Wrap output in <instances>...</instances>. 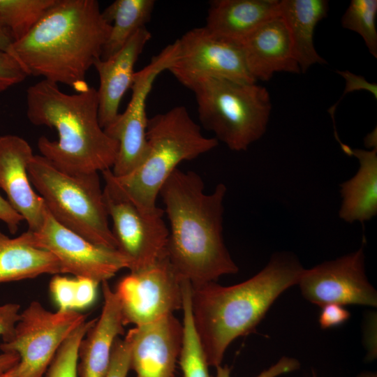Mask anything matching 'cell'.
<instances>
[{
	"label": "cell",
	"mask_w": 377,
	"mask_h": 377,
	"mask_svg": "<svg viewBox=\"0 0 377 377\" xmlns=\"http://www.w3.org/2000/svg\"><path fill=\"white\" fill-rule=\"evenodd\" d=\"M111 25L96 0H56L9 54L29 75L73 87H88L87 73L101 58Z\"/></svg>",
	"instance_id": "obj_2"
},
{
	"label": "cell",
	"mask_w": 377,
	"mask_h": 377,
	"mask_svg": "<svg viewBox=\"0 0 377 377\" xmlns=\"http://www.w3.org/2000/svg\"><path fill=\"white\" fill-rule=\"evenodd\" d=\"M103 198L117 250L128 260L130 272L146 268L167 255L169 229L162 209L144 212L105 188Z\"/></svg>",
	"instance_id": "obj_12"
},
{
	"label": "cell",
	"mask_w": 377,
	"mask_h": 377,
	"mask_svg": "<svg viewBox=\"0 0 377 377\" xmlns=\"http://www.w3.org/2000/svg\"><path fill=\"white\" fill-rule=\"evenodd\" d=\"M23 221V217L0 194V221L6 225L9 232L11 234H15Z\"/></svg>",
	"instance_id": "obj_35"
},
{
	"label": "cell",
	"mask_w": 377,
	"mask_h": 377,
	"mask_svg": "<svg viewBox=\"0 0 377 377\" xmlns=\"http://www.w3.org/2000/svg\"><path fill=\"white\" fill-rule=\"evenodd\" d=\"M319 316V323L322 329L337 327L346 323L350 313L343 305L328 304L323 306Z\"/></svg>",
	"instance_id": "obj_34"
},
{
	"label": "cell",
	"mask_w": 377,
	"mask_h": 377,
	"mask_svg": "<svg viewBox=\"0 0 377 377\" xmlns=\"http://www.w3.org/2000/svg\"><path fill=\"white\" fill-rule=\"evenodd\" d=\"M102 311L80 342L78 377H105L115 340L124 333L118 297L108 281H103Z\"/></svg>",
	"instance_id": "obj_19"
},
{
	"label": "cell",
	"mask_w": 377,
	"mask_h": 377,
	"mask_svg": "<svg viewBox=\"0 0 377 377\" xmlns=\"http://www.w3.org/2000/svg\"><path fill=\"white\" fill-rule=\"evenodd\" d=\"M20 315V304L17 303L0 304V337L3 342L8 341L13 337Z\"/></svg>",
	"instance_id": "obj_33"
},
{
	"label": "cell",
	"mask_w": 377,
	"mask_h": 377,
	"mask_svg": "<svg viewBox=\"0 0 377 377\" xmlns=\"http://www.w3.org/2000/svg\"><path fill=\"white\" fill-rule=\"evenodd\" d=\"M151 37L146 27L141 28L114 55L94 62L100 80L97 89L98 119L103 129L119 114L121 101L133 84L135 63Z\"/></svg>",
	"instance_id": "obj_18"
},
{
	"label": "cell",
	"mask_w": 377,
	"mask_h": 377,
	"mask_svg": "<svg viewBox=\"0 0 377 377\" xmlns=\"http://www.w3.org/2000/svg\"><path fill=\"white\" fill-rule=\"evenodd\" d=\"M32 232L34 245L54 255L62 274L85 277L101 283L119 270L128 268L126 258L117 250L94 244L59 223L46 207L41 228Z\"/></svg>",
	"instance_id": "obj_13"
},
{
	"label": "cell",
	"mask_w": 377,
	"mask_h": 377,
	"mask_svg": "<svg viewBox=\"0 0 377 377\" xmlns=\"http://www.w3.org/2000/svg\"><path fill=\"white\" fill-rule=\"evenodd\" d=\"M154 6V0H116L102 11L104 20L111 28L101 59L114 55L136 31L145 27Z\"/></svg>",
	"instance_id": "obj_24"
},
{
	"label": "cell",
	"mask_w": 377,
	"mask_h": 377,
	"mask_svg": "<svg viewBox=\"0 0 377 377\" xmlns=\"http://www.w3.org/2000/svg\"><path fill=\"white\" fill-rule=\"evenodd\" d=\"M226 191L220 183L206 193L199 175L178 168L160 191L170 223L167 256L181 279L192 286L238 272L223 240Z\"/></svg>",
	"instance_id": "obj_1"
},
{
	"label": "cell",
	"mask_w": 377,
	"mask_h": 377,
	"mask_svg": "<svg viewBox=\"0 0 377 377\" xmlns=\"http://www.w3.org/2000/svg\"><path fill=\"white\" fill-rule=\"evenodd\" d=\"M279 0H214L206 25L212 33L240 42L269 19L279 15Z\"/></svg>",
	"instance_id": "obj_20"
},
{
	"label": "cell",
	"mask_w": 377,
	"mask_h": 377,
	"mask_svg": "<svg viewBox=\"0 0 377 377\" xmlns=\"http://www.w3.org/2000/svg\"><path fill=\"white\" fill-rule=\"evenodd\" d=\"M300 362L295 358L283 357L276 364L262 371L256 377H277L300 368ZM216 368V377H231L230 369L227 366L219 365Z\"/></svg>",
	"instance_id": "obj_32"
},
{
	"label": "cell",
	"mask_w": 377,
	"mask_h": 377,
	"mask_svg": "<svg viewBox=\"0 0 377 377\" xmlns=\"http://www.w3.org/2000/svg\"><path fill=\"white\" fill-rule=\"evenodd\" d=\"M202 126L230 150H246L265 133L272 109L263 86L226 79L207 78L190 89Z\"/></svg>",
	"instance_id": "obj_7"
},
{
	"label": "cell",
	"mask_w": 377,
	"mask_h": 377,
	"mask_svg": "<svg viewBox=\"0 0 377 377\" xmlns=\"http://www.w3.org/2000/svg\"><path fill=\"white\" fill-rule=\"evenodd\" d=\"M13 43L9 31L0 22V50L9 54Z\"/></svg>",
	"instance_id": "obj_38"
},
{
	"label": "cell",
	"mask_w": 377,
	"mask_h": 377,
	"mask_svg": "<svg viewBox=\"0 0 377 377\" xmlns=\"http://www.w3.org/2000/svg\"><path fill=\"white\" fill-rule=\"evenodd\" d=\"M329 3L325 0H281L279 15L285 21L293 45L300 72L305 73L312 65L325 64L315 49V28L326 17Z\"/></svg>",
	"instance_id": "obj_23"
},
{
	"label": "cell",
	"mask_w": 377,
	"mask_h": 377,
	"mask_svg": "<svg viewBox=\"0 0 377 377\" xmlns=\"http://www.w3.org/2000/svg\"><path fill=\"white\" fill-rule=\"evenodd\" d=\"M357 377H377V374L374 372L366 371L361 373Z\"/></svg>",
	"instance_id": "obj_41"
},
{
	"label": "cell",
	"mask_w": 377,
	"mask_h": 377,
	"mask_svg": "<svg viewBox=\"0 0 377 377\" xmlns=\"http://www.w3.org/2000/svg\"><path fill=\"white\" fill-rule=\"evenodd\" d=\"M46 274H62L61 264L50 252L34 245L31 231L10 238L0 230V283Z\"/></svg>",
	"instance_id": "obj_22"
},
{
	"label": "cell",
	"mask_w": 377,
	"mask_h": 377,
	"mask_svg": "<svg viewBox=\"0 0 377 377\" xmlns=\"http://www.w3.org/2000/svg\"><path fill=\"white\" fill-rule=\"evenodd\" d=\"M85 320L76 311L52 312L33 301L20 312L13 337L0 349L19 355L17 377H43L59 347Z\"/></svg>",
	"instance_id": "obj_8"
},
{
	"label": "cell",
	"mask_w": 377,
	"mask_h": 377,
	"mask_svg": "<svg viewBox=\"0 0 377 377\" xmlns=\"http://www.w3.org/2000/svg\"><path fill=\"white\" fill-rule=\"evenodd\" d=\"M343 151L359 160L356 174L340 185L342 202L339 217L347 223H363L377 214V147L371 150L351 149Z\"/></svg>",
	"instance_id": "obj_21"
},
{
	"label": "cell",
	"mask_w": 377,
	"mask_h": 377,
	"mask_svg": "<svg viewBox=\"0 0 377 377\" xmlns=\"http://www.w3.org/2000/svg\"><path fill=\"white\" fill-rule=\"evenodd\" d=\"M27 116L34 125L57 131L58 140L41 136L38 147L40 155L59 168L87 173L103 172L114 165L119 144L100 125L94 87L88 86L68 94L58 84L43 79L27 89Z\"/></svg>",
	"instance_id": "obj_4"
},
{
	"label": "cell",
	"mask_w": 377,
	"mask_h": 377,
	"mask_svg": "<svg viewBox=\"0 0 377 377\" xmlns=\"http://www.w3.org/2000/svg\"><path fill=\"white\" fill-rule=\"evenodd\" d=\"M34 154L24 138L15 135L0 136V188L13 208L27 221L28 230L42 226L46 206L33 188L28 166Z\"/></svg>",
	"instance_id": "obj_15"
},
{
	"label": "cell",
	"mask_w": 377,
	"mask_h": 377,
	"mask_svg": "<svg viewBox=\"0 0 377 377\" xmlns=\"http://www.w3.org/2000/svg\"><path fill=\"white\" fill-rule=\"evenodd\" d=\"M131 343L130 330L123 339L118 337L115 340L105 377H127L131 369Z\"/></svg>",
	"instance_id": "obj_30"
},
{
	"label": "cell",
	"mask_w": 377,
	"mask_h": 377,
	"mask_svg": "<svg viewBox=\"0 0 377 377\" xmlns=\"http://www.w3.org/2000/svg\"><path fill=\"white\" fill-rule=\"evenodd\" d=\"M304 270L295 256L283 252L238 284L191 285L192 320L209 366L221 364L230 344L252 332L276 298L298 283Z\"/></svg>",
	"instance_id": "obj_3"
},
{
	"label": "cell",
	"mask_w": 377,
	"mask_h": 377,
	"mask_svg": "<svg viewBox=\"0 0 377 377\" xmlns=\"http://www.w3.org/2000/svg\"><path fill=\"white\" fill-rule=\"evenodd\" d=\"M99 283L85 277L70 278L55 274L50 282V291L59 311H76L94 304Z\"/></svg>",
	"instance_id": "obj_27"
},
{
	"label": "cell",
	"mask_w": 377,
	"mask_h": 377,
	"mask_svg": "<svg viewBox=\"0 0 377 377\" xmlns=\"http://www.w3.org/2000/svg\"><path fill=\"white\" fill-rule=\"evenodd\" d=\"M56 0H0V22L14 42L27 36Z\"/></svg>",
	"instance_id": "obj_26"
},
{
	"label": "cell",
	"mask_w": 377,
	"mask_h": 377,
	"mask_svg": "<svg viewBox=\"0 0 377 377\" xmlns=\"http://www.w3.org/2000/svg\"><path fill=\"white\" fill-rule=\"evenodd\" d=\"M177 54L176 40L135 72L131 87V98L126 110L104 128L107 135L119 144L118 154L111 168L114 176L131 173L145 161L148 151L147 99L158 75L168 70Z\"/></svg>",
	"instance_id": "obj_9"
},
{
	"label": "cell",
	"mask_w": 377,
	"mask_h": 377,
	"mask_svg": "<svg viewBox=\"0 0 377 377\" xmlns=\"http://www.w3.org/2000/svg\"><path fill=\"white\" fill-rule=\"evenodd\" d=\"M346 80V90L342 97L347 93L355 91L364 89L370 91L376 98L377 87L376 84L368 82L363 77L354 75L348 71H337Z\"/></svg>",
	"instance_id": "obj_36"
},
{
	"label": "cell",
	"mask_w": 377,
	"mask_h": 377,
	"mask_svg": "<svg viewBox=\"0 0 377 377\" xmlns=\"http://www.w3.org/2000/svg\"><path fill=\"white\" fill-rule=\"evenodd\" d=\"M365 143L367 147L374 148L376 147V131H373L365 138Z\"/></svg>",
	"instance_id": "obj_39"
},
{
	"label": "cell",
	"mask_w": 377,
	"mask_h": 377,
	"mask_svg": "<svg viewBox=\"0 0 377 377\" xmlns=\"http://www.w3.org/2000/svg\"><path fill=\"white\" fill-rule=\"evenodd\" d=\"M148 151L142 163L131 173L114 176L111 169L101 172L104 188L129 200L144 212H154L160 191L182 161H191L214 149V138L203 135L200 126L184 106L174 107L148 119Z\"/></svg>",
	"instance_id": "obj_5"
},
{
	"label": "cell",
	"mask_w": 377,
	"mask_h": 377,
	"mask_svg": "<svg viewBox=\"0 0 377 377\" xmlns=\"http://www.w3.org/2000/svg\"><path fill=\"white\" fill-rule=\"evenodd\" d=\"M28 174L32 186L59 223L94 244L117 249L98 172H69L34 154Z\"/></svg>",
	"instance_id": "obj_6"
},
{
	"label": "cell",
	"mask_w": 377,
	"mask_h": 377,
	"mask_svg": "<svg viewBox=\"0 0 377 377\" xmlns=\"http://www.w3.org/2000/svg\"><path fill=\"white\" fill-rule=\"evenodd\" d=\"M17 364L8 371L0 373V377H17Z\"/></svg>",
	"instance_id": "obj_40"
},
{
	"label": "cell",
	"mask_w": 377,
	"mask_h": 377,
	"mask_svg": "<svg viewBox=\"0 0 377 377\" xmlns=\"http://www.w3.org/2000/svg\"><path fill=\"white\" fill-rule=\"evenodd\" d=\"M20 362V357L16 353H0V373L5 372L15 367Z\"/></svg>",
	"instance_id": "obj_37"
},
{
	"label": "cell",
	"mask_w": 377,
	"mask_h": 377,
	"mask_svg": "<svg viewBox=\"0 0 377 377\" xmlns=\"http://www.w3.org/2000/svg\"><path fill=\"white\" fill-rule=\"evenodd\" d=\"M130 331L131 369L136 377H174L183 337L182 323L174 314Z\"/></svg>",
	"instance_id": "obj_16"
},
{
	"label": "cell",
	"mask_w": 377,
	"mask_h": 377,
	"mask_svg": "<svg viewBox=\"0 0 377 377\" xmlns=\"http://www.w3.org/2000/svg\"><path fill=\"white\" fill-rule=\"evenodd\" d=\"M177 40L178 54L168 71L186 88L207 78L256 82L240 42L217 36L205 27L191 29Z\"/></svg>",
	"instance_id": "obj_10"
},
{
	"label": "cell",
	"mask_w": 377,
	"mask_h": 377,
	"mask_svg": "<svg viewBox=\"0 0 377 377\" xmlns=\"http://www.w3.org/2000/svg\"><path fill=\"white\" fill-rule=\"evenodd\" d=\"M27 76L16 59L8 53L0 50V93L22 82Z\"/></svg>",
	"instance_id": "obj_31"
},
{
	"label": "cell",
	"mask_w": 377,
	"mask_h": 377,
	"mask_svg": "<svg viewBox=\"0 0 377 377\" xmlns=\"http://www.w3.org/2000/svg\"><path fill=\"white\" fill-rule=\"evenodd\" d=\"M297 284L306 300L321 307L328 304L377 305L376 291L365 274L363 247L304 269Z\"/></svg>",
	"instance_id": "obj_14"
},
{
	"label": "cell",
	"mask_w": 377,
	"mask_h": 377,
	"mask_svg": "<svg viewBox=\"0 0 377 377\" xmlns=\"http://www.w3.org/2000/svg\"><path fill=\"white\" fill-rule=\"evenodd\" d=\"M182 283L167 255L146 268L130 272L114 290L124 325H145L182 309Z\"/></svg>",
	"instance_id": "obj_11"
},
{
	"label": "cell",
	"mask_w": 377,
	"mask_h": 377,
	"mask_svg": "<svg viewBox=\"0 0 377 377\" xmlns=\"http://www.w3.org/2000/svg\"><path fill=\"white\" fill-rule=\"evenodd\" d=\"M96 318L81 323L59 347L47 367L45 377H78V350L81 341Z\"/></svg>",
	"instance_id": "obj_29"
},
{
	"label": "cell",
	"mask_w": 377,
	"mask_h": 377,
	"mask_svg": "<svg viewBox=\"0 0 377 377\" xmlns=\"http://www.w3.org/2000/svg\"><path fill=\"white\" fill-rule=\"evenodd\" d=\"M240 43L249 72L256 81H268L278 72L301 73L288 29L279 15L263 23Z\"/></svg>",
	"instance_id": "obj_17"
},
{
	"label": "cell",
	"mask_w": 377,
	"mask_h": 377,
	"mask_svg": "<svg viewBox=\"0 0 377 377\" xmlns=\"http://www.w3.org/2000/svg\"><path fill=\"white\" fill-rule=\"evenodd\" d=\"M377 1L352 0L341 17L343 28L357 33L369 52L377 58Z\"/></svg>",
	"instance_id": "obj_28"
},
{
	"label": "cell",
	"mask_w": 377,
	"mask_h": 377,
	"mask_svg": "<svg viewBox=\"0 0 377 377\" xmlns=\"http://www.w3.org/2000/svg\"><path fill=\"white\" fill-rule=\"evenodd\" d=\"M191 283H182L183 337L179 354V365L184 377H212L203 348L197 335L191 312Z\"/></svg>",
	"instance_id": "obj_25"
}]
</instances>
